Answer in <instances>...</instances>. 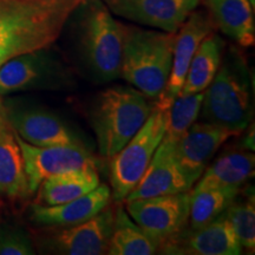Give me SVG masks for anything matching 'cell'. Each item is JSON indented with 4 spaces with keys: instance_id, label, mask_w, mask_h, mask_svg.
Masks as SVG:
<instances>
[{
    "instance_id": "6da1fadb",
    "label": "cell",
    "mask_w": 255,
    "mask_h": 255,
    "mask_svg": "<svg viewBox=\"0 0 255 255\" xmlns=\"http://www.w3.org/2000/svg\"><path fill=\"white\" fill-rule=\"evenodd\" d=\"M85 0H0V66L45 50Z\"/></svg>"
},
{
    "instance_id": "7a4b0ae2",
    "label": "cell",
    "mask_w": 255,
    "mask_h": 255,
    "mask_svg": "<svg viewBox=\"0 0 255 255\" xmlns=\"http://www.w3.org/2000/svg\"><path fill=\"white\" fill-rule=\"evenodd\" d=\"M174 41L175 33L126 25L120 78L157 100L170 76Z\"/></svg>"
},
{
    "instance_id": "3957f363",
    "label": "cell",
    "mask_w": 255,
    "mask_h": 255,
    "mask_svg": "<svg viewBox=\"0 0 255 255\" xmlns=\"http://www.w3.org/2000/svg\"><path fill=\"white\" fill-rule=\"evenodd\" d=\"M152 108L150 100L132 87L116 85L101 92L90 119L101 155L110 161L141 129Z\"/></svg>"
},
{
    "instance_id": "277c9868",
    "label": "cell",
    "mask_w": 255,
    "mask_h": 255,
    "mask_svg": "<svg viewBox=\"0 0 255 255\" xmlns=\"http://www.w3.org/2000/svg\"><path fill=\"white\" fill-rule=\"evenodd\" d=\"M79 19V50L95 81L120 78L126 25L120 23L103 0H85Z\"/></svg>"
},
{
    "instance_id": "5b68a950",
    "label": "cell",
    "mask_w": 255,
    "mask_h": 255,
    "mask_svg": "<svg viewBox=\"0 0 255 255\" xmlns=\"http://www.w3.org/2000/svg\"><path fill=\"white\" fill-rule=\"evenodd\" d=\"M199 117L241 135L252 117L251 76L238 57L221 63L214 79L203 91Z\"/></svg>"
},
{
    "instance_id": "8992f818",
    "label": "cell",
    "mask_w": 255,
    "mask_h": 255,
    "mask_svg": "<svg viewBox=\"0 0 255 255\" xmlns=\"http://www.w3.org/2000/svg\"><path fill=\"white\" fill-rule=\"evenodd\" d=\"M168 121L169 109L154 104L141 129L110 159L111 197L115 203H123L139 182L163 139Z\"/></svg>"
},
{
    "instance_id": "52a82bcc",
    "label": "cell",
    "mask_w": 255,
    "mask_h": 255,
    "mask_svg": "<svg viewBox=\"0 0 255 255\" xmlns=\"http://www.w3.org/2000/svg\"><path fill=\"white\" fill-rule=\"evenodd\" d=\"M190 191L127 201L123 202L124 208L142 231L158 245L159 250L188 226Z\"/></svg>"
},
{
    "instance_id": "ba28073f",
    "label": "cell",
    "mask_w": 255,
    "mask_h": 255,
    "mask_svg": "<svg viewBox=\"0 0 255 255\" xmlns=\"http://www.w3.org/2000/svg\"><path fill=\"white\" fill-rule=\"evenodd\" d=\"M24 158L28 189L37 193L44 180L71 170L97 168L94 155L82 143L64 145L36 146L28 144L15 133Z\"/></svg>"
},
{
    "instance_id": "9c48e42d",
    "label": "cell",
    "mask_w": 255,
    "mask_h": 255,
    "mask_svg": "<svg viewBox=\"0 0 255 255\" xmlns=\"http://www.w3.org/2000/svg\"><path fill=\"white\" fill-rule=\"evenodd\" d=\"M115 206L108 205L94 218L66 227L52 228L45 239L49 251L63 255L108 254L114 228Z\"/></svg>"
},
{
    "instance_id": "30bf717a",
    "label": "cell",
    "mask_w": 255,
    "mask_h": 255,
    "mask_svg": "<svg viewBox=\"0 0 255 255\" xmlns=\"http://www.w3.org/2000/svg\"><path fill=\"white\" fill-rule=\"evenodd\" d=\"M111 13L133 23L176 33L201 0H103Z\"/></svg>"
},
{
    "instance_id": "8fae6325",
    "label": "cell",
    "mask_w": 255,
    "mask_h": 255,
    "mask_svg": "<svg viewBox=\"0 0 255 255\" xmlns=\"http://www.w3.org/2000/svg\"><path fill=\"white\" fill-rule=\"evenodd\" d=\"M212 19L202 11L191 12L187 20L175 33L171 71L163 92L155 101V105L169 109L175 98L180 95L186 79L190 62L197 47L205 38L213 32Z\"/></svg>"
},
{
    "instance_id": "7c38bea8",
    "label": "cell",
    "mask_w": 255,
    "mask_h": 255,
    "mask_svg": "<svg viewBox=\"0 0 255 255\" xmlns=\"http://www.w3.org/2000/svg\"><path fill=\"white\" fill-rule=\"evenodd\" d=\"M158 253L171 255H239L242 247L225 214L199 229L188 226L159 247Z\"/></svg>"
},
{
    "instance_id": "4fadbf2b",
    "label": "cell",
    "mask_w": 255,
    "mask_h": 255,
    "mask_svg": "<svg viewBox=\"0 0 255 255\" xmlns=\"http://www.w3.org/2000/svg\"><path fill=\"white\" fill-rule=\"evenodd\" d=\"M240 136L227 128L209 122H195L176 142V157L191 186L208 167L216 151L231 137Z\"/></svg>"
},
{
    "instance_id": "5bb4252c",
    "label": "cell",
    "mask_w": 255,
    "mask_h": 255,
    "mask_svg": "<svg viewBox=\"0 0 255 255\" xmlns=\"http://www.w3.org/2000/svg\"><path fill=\"white\" fill-rule=\"evenodd\" d=\"M189 181L176 157V142L162 139L143 176L124 202L145 197L190 191Z\"/></svg>"
},
{
    "instance_id": "9a60e30c",
    "label": "cell",
    "mask_w": 255,
    "mask_h": 255,
    "mask_svg": "<svg viewBox=\"0 0 255 255\" xmlns=\"http://www.w3.org/2000/svg\"><path fill=\"white\" fill-rule=\"evenodd\" d=\"M38 52L14 57L0 66V97L34 87L46 79L60 85L71 84V73L68 75L66 70L39 56Z\"/></svg>"
},
{
    "instance_id": "2e32d148",
    "label": "cell",
    "mask_w": 255,
    "mask_h": 255,
    "mask_svg": "<svg viewBox=\"0 0 255 255\" xmlns=\"http://www.w3.org/2000/svg\"><path fill=\"white\" fill-rule=\"evenodd\" d=\"M111 201V189L100 184L90 193L78 199L57 206L34 203L31 208V219L45 227H66L84 222L103 210Z\"/></svg>"
},
{
    "instance_id": "e0dca14e",
    "label": "cell",
    "mask_w": 255,
    "mask_h": 255,
    "mask_svg": "<svg viewBox=\"0 0 255 255\" xmlns=\"http://www.w3.org/2000/svg\"><path fill=\"white\" fill-rule=\"evenodd\" d=\"M8 117L14 132L28 144L50 146L81 143L71 129L58 116L49 111H8Z\"/></svg>"
},
{
    "instance_id": "ac0fdd59",
    "label": "cell",
    "mask_w": 255,
    "mask_h": 255,
    "mask_svg": "<svg viewBox=\"0 0 255 255\" xmlns=\"http://www.w3.org/2000/svg\"><path fill=\"white\" fill-rule=\"evenodd\" d=\"M213 24L242 47L255 43L254 6L250 0H203Z\"/></svg>"
},
{
    "instance_id": "d6986e66",
    "label": "cell",
    "mask_w": 255,
    "mask_h": 255,
    "mask_svg": "<svg viewBox=\"0 0 255 255\" xmlns=\"http://www.w3.org/2000/svg\"><path fill=\"white\" fill-rule=\"evenodd\" d=\"M255 158L253 152L244 150H231L225 152L208 164L194 187L193 191L209 188H242L254 175Z\"/></svg>"
},
{
    "instance_id": "ffe728a7",
    "label": "cell",
    "mask_w": 255,
    "mask_h": 255,
    "mask_svg": "<svg viewBox=\"0 0 255 255\" xmlns=\"http://www.w3.org/2000/svg\"><path fill=\"white\" fill-rule=\"evenodd\" d=\"M30 196L23 154L11 128L0 133V201L15 203Z\"/></svg>"
},
{
    "instance_id": "44dd1931",
    "label": "cell",
    "mask_w": 255,
    "mask_h": 255,
    "mask_svg": "<svg viewBox=\"0 0 255 255\" xmlns=\"http://www.w3.org/2000/svg\"><path fill=\"white\" fill-rule=\"evenodd\" d=\"M97 168L71 170L44 180L38 188V205L57 206L76 200L100 186Z\"/></svg>"
},
{
    "instance_id": "7402d4cb",
    "label": "cell",
    "mask_w": 255,
    "mask_h": 255,
    "mask_svg": "<svg viewBox=\"0 0 255 255\" xmlns=\"http://www.w3.org/2000/svg\"><path fill=\"white\" fill-rule=\"evenodd\" d=\"M222 51L223 41L213 32L201 41L178 96L199 94L208 88L222 63Z\"/></svg>"
},
{
    "instance_id": "603a6c76",
    "label": "cell",
    "mask_w": 255,
    "mask_h": 255,
    "mask_svg": "<svg viewBox=\"0 0 255 255\" xmlns=\"http://www.w3.org/2000/svg\"><path fill=\"white\" fill-rule=\"evenodd\" d=\"M156 253H158V245L130 218L122 203H117L115 206L114 228L108 254L152 255Z\"/></svg>"
},
{
    "instance_id": "cb8c5ba5",
    "label": "cell",
    "mask_w": 255,
    "mask_h": 255,
    "mask_svg": "<svg viewBox=\"0 0 255 255\" xmlns=\"http://www.w3.org/2000/svg\"><path fill=\"white\" fill-rule=\"evenodd\" d=\"M240 190L241 188L237 187L191 190L188 228L199 229L221 216Z\"/></svg>"
},
{
    "instance_id": "d4e9b609",
    "label": "cell",
    "mask_w": 255,
    "mask_h": 255,
    "mask_svg": "<svg viewBox=\"0 0 255 255\" xmlns=\"http://www.w3.org/2000/svg\"><path fill=\"white\" fill-rule=\"evenodd\" d=\"M253 187L246 190L241 188L240 193L235 197L223 214L229 222L242 250L253 252L255 248V200Z\"/></svg>"
},
{
    "instance_id": "484cf974",
    "label": "cell",
    "mask_w": 255,
    "mask_h": 255,
    "mask_svg": "<svg viewBox=\"0 0 255 255\" xmlns=\"http://www.w3.org/2000/svg\"><path fill=\"white\" fill-rule=\"evenodd\" d=\"M203 92L177 96L169 108V121L164 138L177 142L199 119Z\"/></svg>"
},
{
    "instance_id": "4316f807",
    "label": "cell",
    "mask_w": 255,
    "mask_h": 255,
    "mask_svg": "<svg viewBox=\"0 0 255 255\" xmlns=\"http://www.w3.org/2000/svg\"><path fill=\"white\" fill-rule=\"evenodd\" d=\"M30 239L19 229L0 231V255H31L33 254Z\"/></svg>"
},
{
    "instance_id": "83f0119b",
    "label": "cell",
    "mask_w": 255,
    "mask_h": 255,
    "mask_svg": "<svg viewBox=\"0 0 255 255\" xmlns=\"http://www.w3.org/2000/svg\"><path fill=\"white\" fill-rule=\"evenodd\" d=\"M11 122H9L8 117V110L5 107L4 102H2L1 97H0V133H2L6 130L11 129Z\"/></svg>"
}]
</instances>
